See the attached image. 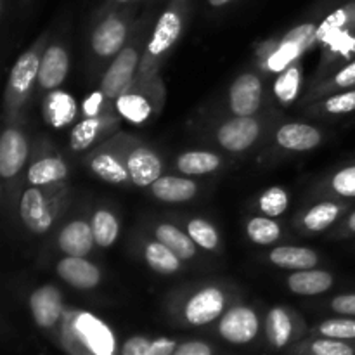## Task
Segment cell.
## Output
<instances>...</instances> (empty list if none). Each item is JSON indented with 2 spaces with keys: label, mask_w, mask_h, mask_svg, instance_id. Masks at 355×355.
I'll return each mask as SVG.
<instances>
[{
  "label": "cell",
  "mask_w": 355,
  "mask_h": 355,
  "mask_svg": "<svg viewBox=\"0 0 355 355\" xmlns=\"http://www.w3.org/2000/svg\"><path fill=\"white\" fill-rule=\"evenodd\" d=\"M40 58L35 51L24 52L14 64L7 85V106L17 107L30 92L35 80H38Z\"/></svg>",
  "instance_id": "277c9868"
},
{
  "label": "cell",
  "mask_w": 355,
  "mask_h": 355,
  "mask_svg": "<svg viewBox=\"0 0 355 355\" xmlns=\"http://www.w3.org/2000/svg\"><path fill=\"white\" fill-rule=\"evenodd\" d=\"M229 2H232V0H208V3H210L211 7H222V6H227Z\"/></svg>",
  "instance_id": "c3c4849f"
},
{
  "label": "cell",
  "mask_w": 355,
  "mask_h": 355,
  "mask_svg": "<svg viewBox=\"0 0 355 355\" xmlns=\"http://www.w3.org/2000/svg\"><path fill=\"white\" fill-rule=\"evenodd\" d=\"M300 90V69L297 66H288L281 71L274 83V94L283 104H290L297 99Z\"/></svg>",
  "instance_id": "836d02e7"
},
{
  "label": "cell",
  "mask_w": 355,
  "mask_h": 355,
  "mask_svg": "<svg viewBox=\"0 0 355 355\" xmlns=\"http://www.w3.org/2000/svg\"><path fill=\"white\" fill-rule=\"evenodd\" d=\"M128 177L139 187L153 186L162 177V162L151 149L139 148L130 153L127 159Z\"/></svg>",
  "instance_id": "9a60e30c"
},
{
  "label": "cell",
  "mask_w": 355,
  "mask_h": 355,
  "mask_svg": "<svg viewBox=\"0 0 355 355\" xmlns=\"http://www.w3.org/2000/svg\"><path fill=\"white\" fill-rule=\"evenodd\" d=\"M68 175V166L59 158H42L30 166L28 170V180L33 186H47V184L58 182Z\"/></svg>",
  "instance_id": "d4e9b609"
},
{
  "label": "cell",
  "mask_w": 355,
  "mask_h": 355,
  "mask_svg": "<svg viewBox=\"0 0 355 355\" xmlns=\"http://www.w3.org/2000/svg\"><path fill=\"white\" fill-rule=\"evenodd\" d=\"M156 239L159 243L166 246V248L172 250L180 260H189L196 255V246L194 241L191 239L189 234L180 231L179 227L172 224H162L156 229Z\"/></svg>",
  "instance_id": "cb8c5ba5"
},
{
  "label": "cell",
  "mask_w": 355,
  "mask_h": 355,
  "mask_svg": "<svg viewBox=\"0 0 355 355\" xmlns=\"http://www.w3.org/2000/svg\"><path fill=\"white\" fill-rule=\"evenodd\" d=\"M270 262L277 267L291 270L314 269L318 266V253L304 246H277L270 252Z\"/></svg>",
  "instance_id": "44dd1931"
},
{
  "label": "cell",
  "mask_w": 355,
  "mask_h": 355,
  "mask_svg": "<svg viewBox=\"0 0 355 355\" xmlns=\"http://www.w3.org/2000/svg\"><path fill=\"white\" fill-rule=\"evenodd\" d=\"M121 355H153V342L144 336H132L121 347Z\"/></svg>",
  "instance_id": "60d3db41"
},
{
  "label": "cell",
  "mask_w": 355,
  "mask_h": 355,
  "mask_svg": "<svg viewBox=\"0 0 355 355\" xmlns=\"http://www.w3.org/2000/svg\"><path fill=\"white\" fill-rule=\"evenodd\" d=\"M58 274L76 290H92L101 281L99 269L85 260V257H64L58 263Z\"/></svg>",
  "instance_id": "4fadbf2b"
},
{
  "label": "cell",
  "mask_w": 355,
  "mask_h": 355,
  "mask_svg": "<svg viewBox=\"0 0 355 355\" xmlns=\"http://www.w3.org/2000/svg\"><path fill=\"white\" fill-rule=\"evenodd\" d=\"M309 355H355V343L345 340L319 338L312 340L307 347Z\"/></svg>",
  "instance_id": "8d00e7d4"
},
{
  "label": "cell",
  "mask_w": 355,
  "mask_h": 355,
  "mask_svg": "<svg viewBox=\"0 0 355 355\" xmlns=\"http://www.w3.org/2000/svg\"><path fill=\"white\" fill-rule=\"evenodd\" d=\"M225 307V297L222 290L215 286H207L194 293L187 300L184 314L189 324L205 326L220 318Z\"/></svg>",
  "instance_id": "5b68a950"
},
{
  "label": "cell",
  "mask_w": 355,
  "mask_h": 355,
  "mask_svg": "<svg viewBox=\"0 0 355 355\" xmlns=\"http://www.w3.org/2000/svg\"><path fill=\"white\" fill-rule=\"evenodd\" d=\"M333 283H335V279L326 270H297V272L288 277V288L293 293L304 295V297H314V295L326 293L333 286Z\"/></svg>",
  "instance_id": "d6986e66"
},
{
  "label": "cell",
  "mask_w": 355,
  "mask_h": 355,
  "mask_svg": "<svg viewBox=\"0 0 355 355\" xmlns=\"http://www.w3.org/2000/svg\"><path fill=\"white\" fill-rule=\"evenodd\" d=\"M139 54L134 47H127L118 52L114 61L106 69L101 82V92L107 99H118L130 87L134 73L137 69Z\"/></svg>",
  "instance_id": "7a4b0ae2"
},
{
  "label": "cell",
  "mask_w": 355,
  "mask_h": 355,
  "mask_svg": "<svg viewBox=\"0 0 355 355\" xmlns=\"http://www.w3.org/2000/svg\"><path fill=\"white\" fill-rule=\"evenodd\" d=\"M259 318L248 307H234L225 312L218 324V333L229 343L245 345L259 333Z\"/></svg>",
  "instance_id": "8992f818"
},
{
  "label": "cell",
  "mask_w": 355,
  "mask_h": 355,
  "mask_svg": "<svg viewBox=\"0 0 355 355\" xmlns=\"http://www.w3.org/2000/svg\"><path fill=\"white\" fill-rule=\"evenodd\" d=\"M187 234L203 250H215L218 245V234L214 225L205 218H193L187 224Z\"/></svg>",
  "instance_id": "d590c367"
},
{
  "label": "cell",
  "mask_w": 355,
  "mask_h": 355,
  "mask_svg": "<svg viewBox=\"0 0 355 355\" xmlns=\"http://www.w3.org/2000/svg\"><path fill=\"white\" fill-rule=\"evenodd\" d=\"M266 333L270 345L276 349H283L293 338V321H291L290 312L283 307H276L267 314L266 319Z\"/></svg>",
  "instance_id": "603a6c76"
},
{
  "label": "cell",
  "mask_w": 355,
  "mask_h": 355,
  "mask_svg": "<svg viewBox=\"0 0 355 355\" xmlns=\"http://www.w3.org/2000/svg\"><path fill=\"white\" fill-rule=\"evenodd\" d=\"M69 69L68 52L59 45H52L44 52L38 68V83L47 90H54L64 82Z\"/></svg>",
  "instance_id": "2e32d148"
},
{
  "label": "cell",
  "mask_w": 355,
  "mask_h": 355,
  "mask_svg": "<svg viewBox=\"0 0 355 355\" xmlns=\"http://www.w3.org/2000/svg\"><path fill=\"white\" fill-rule=\"evenodd\" d=\"M76 111L78 107H76L75 99L68 92L55 90V92L49 94V97L45 99V116H47L49 123L55 128H62L71 123L76 116Z\"/></svg>",
  "instance_id": "7402d4cb"
},
{
  "label": "cell",
  "mask_w": 355,
  "mask_h": 355,
  "mask_svg": "<svg viewBox=\"0 0 355 355\" xmlns=\"http://www.w3.org/2000/svg\"><path fill=\"white\" fill-rule=\"evenodd\" d=\"M288 194L281 187H270L260 196L259 207L267 217H279L288 208Z\"/></svg>",
  "instance_id": "74e56055"
},
{
  "label": "cell",
  "mask_w": 355,
  "mask_h": 355,
  "mask_svg": "<svg viewBox=\"0 0 355 355\" xmlns=\"http://www.w3.org/2000/svg\"><path fill=\"white\" fill-rule=\"evenodd\" d=\"M28 158V142L19 130L3 132L0 135V177H14Z\"/></svg>",
  "instance_id": "7c38bea8"
},
{
  "label": "cell",
  "mask_w": 355,
  "mask_h": 355,
  "mask_svg": "<svg viewBox=\"0 0 355 355\" xmlns=\"http://www.w3.org/2000/svg\"><path fill=\"white\" fill-rule=\"evenodd\" d=\"M146 262L153 270H156L158 274H165V276L177 272L180 269L179 257L159 241L148 243V246H146Z\"/></svg>",
  "instance_id": "f1b7e54d"
},
{
  "label": "cell",
  "mask_w": 355,
  "mask_h": 355,
  "mask_svg": "<svg viewBox=\"0 0 355 355\" xmlns=\"http://www.w3.org/2000/svg\"><path fill=\"white\" fill-rule=\"evenodd\" d=\"M179 3V0H175L173 6L168 7L156 23L153 37L148 44V54L153 58L165 54L179 40L180 31H182V12H180Z\"/></svg>",
  "instance_id": "30bf717a"
},
{
  "label": "cell",
  "mask_w": 355,
  "mask_h": 355,
  "mask_svg": "<svg viewBox=\"0 0 355 355\" xmlns=\"http://www.w3.org/2000/svg\"><path fill=\"white\" fill-rule=\"evenodd\" d=\"M260 125L253 116H236L225 121L217 132L218 144L232 153L248 149L259 139Z\"/></svg>",
  "instance_id": "52a82bcc"
},
{
  "label": "cell",
  "mask_w": 355,
  "mask_h": 355,
  "mask_svg": "<svg viewBox=\"0 0 355 355\" xmlns=\"http://www.w3.org/2000/svg\"><path fill=\"white\" fill-rule=\"evenodd\" d=\"M90 227H92L94 241L101 248H110L120 234V225H118L116 217L107 210H97L92 215Z\"/></svg>",
  "instance_id": "f546056e"
},
{
  "label": "cell",
  "mask_w": 355,
  "mask_h": 355,
  "mask_svg": "<svg viewBox=\"0 0 355 355\" xmlns=\"http://www.w3.org/2000/svg\"><path fill=\"white\" fill-rule=\"evenodd\" d=\"M277 144L290 151H309L321 142V132L305 123H288L277 130Z\"/></svg>",
  "instance_id": "ac0fdd59"
},
{
  "label": "cell",
  "mask_w": 355,
  "mask_h": 355,
  "mask_svg": "<svg viewBox=\"0 0 355 355\" xmlns=\"http://www.w3.org/2000/svg\"><path fill=\"white\" fill-rule=\"evenodd\" d=\"M220 166V158L208 151H189L184 153L177 159V168L184 175H205L215 172Z\"/></svg>",
  "instance_id": "484cf974"
},
{
  "label": "cell",
  "mask_w": 355,
  "mask_h": 355,
  "mask_svg": "<svg viewBox=\"0 0 355 355\" xmlns=\"http://www.w3.org/2000/svg\"><path fill=\"white\" fill-rule=\"evenodd\" d=\"M324 111L329 114H349L355 111V89H347L343 92L328 97L324 103Z\"/></svg>",
  "instance_id": "ab89813d"
},
{
  "label": "cell",
  "mask_w": 355,
  "mask_h": 355,
  "mask_svg": "<svg viewBox=\"0 0 355 355\" xmlns=\"http://www.w3.org/2000/svg\"><path fill=\"white\" fill-rule=\"evenodd\" d=\"M127 40V23L118 14H111L99 23L92 33V49L101 58L118 54Z\"/></svg>",
  "instance_id": "8fae6325"
},
{
  "label": "cell",
  "mask_w": 355,
  "mask_h": 355,
  "mask_svg": "<svg viewBox=\"0 0 355 355\" xmlns=\"http://www.w3.org/2000/svg\"><path fill=\"white\" fill-rule=\"evenodd\" d=\"M318 37V28L312 23H304L300 26L293 28L284 35L283 40L279 42L276 51L270 54L269 61H267V68L270 71H283L286 69L295 59L302 55V52L307 51L309 45Z\"/></svg>",
  "instance_id": "6da1fadb"
},
{
  "label": "cell",
  "mask_w": 355,
  "mask_h": 355,
  "mask_svg": "<svg viewBox=\"0 0 355 355\" xmlns=\"http://www.w3.org/2000/svg\"><path fill=\"white\" fill-rule=\"evenodd\" d=\"M94 243L92 227L83 220L69 222L59 234V248L66 257H87L92 252Z\"/></svg>",
  "instance_id": "e0dca14e"
},
{
  "label": "cell",
  "mask_w": 355,
  "mask_h": 355,
  "mask_svg": "<svg viewBox=\"0 0 355 355\" xmlns=\"http://www.w3.org/2000/svg\"><path fill=\"white\" fill-rule=\"evenodd\" d=\"M333 312L340 315H347V318H355V293L338 295L329 304Z\"/></svg>",
  "instance_id": "7bdbcfd3"
},
{
  "label": "cell",
  "mask_w": 355,
  "mask_h": 355,
  "mask_svg": "<svg viewBox=\"0 0 355 355\" xmlns=\"http://www.w3.org/2000/svg\"><path fill=\"white\" fill-rule=\"evenodd\" d=\"M231 110L236 116H253L262 104V82L253 73L239 76L229 94Z\"/></svg>",
  "instance_id": "ba28073f"
},
{
  "label": "cell",
  "mask_w": 355,
  "mask_h": 355,
  "mask_svg": "<svg viewBox=\"0 0 355 355\" xmlns=\"http://www.w3.org/2000/svg\"><path fill=\"white\" fill-rule=\"evenodd\" d=\"M101 99H103V92H94L92 96L87 99L85 110H83L87 116H96V113L99 111V106H101Z\"/></svg>",
  "instance_id": "bcb514c9"
},
{
  "label": "cell",
  "mask_w": 355,
  "mask_h": 355,
  "mask_svg": "<svg viewBox=\"0 0 355 355\" xmlns=\"http://www.w3.org/2000/svg\"><path fill=\"white\" fill-rule=\"evenodd\" d=\"M151 191L158 200L165 201V203H184V201L193 200L198 186L189 179L166 175L159 177L156 182H153Z\"/></svg>",
  "instance_id": "ffe728a7"
},
{
  "label": "cell",
  "mask_w": 355,
  "mask_h": 355,
  "mask_svg": "<svg viewBox=\"0 0 355 355\" xmlns=\"http://www.w3.org/2000/svg\"><path fill=\"white\" fill-rule=\"evenodd\" d=\"M31 314L40 328H52L62 315L61 293L54 286H42L30 297Z\"/></svg>",
  "instance_id": "5bb4252c"
},
{
  "label": "cell",
  "mask_w": 355,
  "mask_h": 355,
  "mask_svg": "<svg viewBox=\"0 0 355 355\" xmlns=\"http://www.w3.org/2000/svg\"><path fill=\"white\" fill-rule=\"evenodd\" d=\"M73 333H76L83 345L96 355H113L114 336L101 319L89 312H80L71 321Z\"/></svg>",
  "instance_id": "3957f363"
},
{
  "label": "cell",
  "mask_w": 355,
  "mask_h": 355,
  "mask_svg": "<svg viewBox=\"0 0 355 355\" xmlns=\"http://www.w3.org/2000/svg\"><path fill=\"white\" fill-rule=\"evenodd\" d=\"M345 231L349 232V234H354L355 236V210L352 211V214L347 217L345 220Z\"/></svg>",
  "instance_id": "7dc6e473"
},
{
  "label": "cell",
  "mask_w": 355,
  "mask_h": 355,
  "mask_svg": "<svg viewBox=\"0 0 355 355\" xmlns=\"http://www.w3.org/2000/svg\"><path fill=\"white\" fill-rule=\"evenodd\" d=\"M246 232H248L250 239L257 245H272L279 239L281 227L276 220L267 217H253L246 225Z\"/></svg>",
  "instance_id": "1f68e13d"
},
{
  "label": "cell",
  "mask_w": 355,
  "mask_h": 355,
  "mask_svg": "<svg viewBox=\"0 0 355 355\" xmlns=\"http://www.w3.org/2000/svg\"><path fill=\"white\" fill-rule=\"evenodd\" d=\"M172 355H211V349L203 342H186L177 347Z\"/></svg>",
  "instance_id": "ee69618b"
},
{
  "label": "cell",
  "mask_w": 355,
  "mask_h": 355,
  "mask_svg": "<svg viewBox=\"0 0 355 355\" xmlns=\"http://www.w3.org/2000/svg\"><path fill=\"white\" fill-rule=\"evenodd\" d=\"M101 128H103V120H99L97 116H87L85 120L80 121L73 128L71 139H69V146L73 151H83V149L90 148L99 135Z\"/></svg>",
  "instance_id": "d6a6232c"
},
{
  "label": "cell",
  "mask_w": 355,
  "mask_h": 355,
  "mask_svg": "<svg viewBox=\"0 0 355 355\" xmlns=\"http://www.w3.org/2000/svg\"><path fill=\"white\" fill-rule=\"evenodd\" d=\"M19 214L24 225L31 232H35V234L47 232L51 229L52 222H54V214H52L51 205H49L44 193L37 189V187L24 191L23 198H21Z\"/></svg>",
  "instance_id": "9c48e42d"
},
{
  "label": "cell",
  "mask_w": 355,
  "mask_h": 355,
  "mask_svg": "<svg viewBox=\"0 0 355 355\" xmlns=\"http://www.w3.org/2000/svg\"><path fill=\"white\" fill-rule=\"evenodd\" d=\"M116 110L130 123H144L151 116V103L142 94H121L116 99Z\"/></svg>",
  "instance_id": "83f0119b"
},
{
  "label": "cell",
  "mask_w": 355,
  "mask_h": 355,
  "mask_svg": "<svg viewBox=\"0 0 355 355\" xmlns=\"http://www.w3.org/2000/svg\"><path fill=\"white\" fill-rule=\"evenodd\" d=\"M177 343L168 338H158L153 342V355H172L175 352Z\"/></svg>",
  "instance_id": "f6af8a7d"
},
{
  "label": "cell",
  "mask_w": 355,
  "mask_h": 355,
  "mask_svg": "<svg viewBox=\"0 0 355 355\" xmlns=\"http://www.w3.org/2000/svg\"><path fill=\"white\" fill-rule=\"evenodd\" d=\"M315 333L322 338L333 340H345V342H354L355 340V318H342V319H328L321 322L315 328Z\"/></svg>",
  "instance_id": "e575fe53"
},
{
  "label": "cell",
  "mask_w": 355,
  "mask_h": 355,
  "mask_svg": "<svg viewBox=\"0 0 355 355\" xmlns=\"http://www.w3.org/2000/svg\"><path fill=\"white\" fill-rule=\"evenodd\" d=\"M342 205L333 203V201H324L318 203L305 214L304 227L311 232H322L331 227L342 215Z\"/></svg>",
  "instance_id": "4316f807"
},
{
  "label": "cell",
  "mask_w": 355,
  "mask_h": 355,
  "mask_svg": "<svg viewBox=\"0 0 355 355\" xmlns=\"http://www.w3.org/2000/svg\"><path fill=\"white\" fill-rule=\"evenodd\" d=\"M333 193L342 198H355V163L343 166L331 177L329 182Z\"/></svg>",
  "instance_id": "f35d334b"
},
{
  "label": "cell",
  "mask_w": 355,
  "mask_h": 355,
  "mask_svg": "<svg viewBox=\"0 0 355 355\" xmlns=\"http://www.w3.org/2000/svg\"><path fill=\"white\" fill-rule=\"evenodd\" d=\"M333 89H354L355 87V59L350 61L349 64L343 66L335 76H333V82H331Z\"/></svg>",
  "instance_id": "b9f144b4"
},
{
  "label": "cell",
  "mask_w": 355,
  "mask_h": 355,
  "mask_svg": "<svg viewBox=\"0 0 355 355\" xmlns=\"http://www.w3.org/2000/svg\"><path fill=\"white\" fill-rule=\"evenodd\" d=\"M90 170L99 179H103L104 182L110 184H121L130 179L127 165L120 163L113 155H107V153H101V155L94 156L92 162H90Z\"/></svg>",
  "instance_id": "4dcf8cb0"
}]
</instances>
